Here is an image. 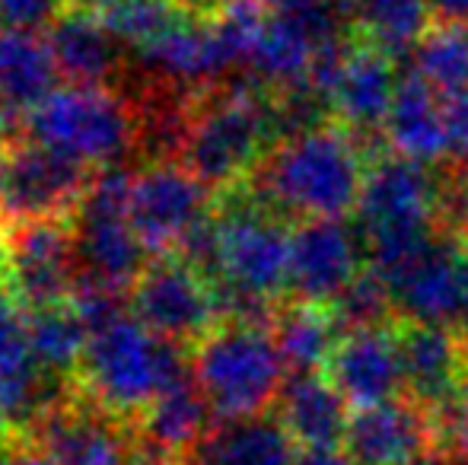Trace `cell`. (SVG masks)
<instances>
[{
	"label": "cell",
	"instance_id": "obj_4",
	"mask_svg": "<svg viewBox=\"0 0 468 465\" xmlns=\"http://www.w3.org/2000/svg\"><path fill=\"white\" fill-rule=\"evenodd\" d=\"M191 370L217 421L268 415L283 389V357L271 329L220 322L191 348Z\"/></svg>",
	"mask_w": 468,
	"mask_h": 465
},
{
	"label": "cell",
	"instance_id": "obj_6",
	"mask_svg": "<svg viewBox=\"0 0 468 465\" xmlns=\"http://www.w3.org/2000/svg\"><path fill=\"white\" fill-rule=\"evenodd\" d=\"M220 217V278L252 297L283 303L290 297V236L293 227L249 188V182L214 195Z\"/></svg>",
	"mask_w": 468,
	"mask_h": 465
},
{
	"label": "cell",
	"instance_id": "obj_37",
	"mask_svg": "<svg viewBox=\"0 0 468 465\" xmlns=\"http://www.w3.org/2000/svg\"><path fill=\"white\" fill-rule=\"evenodd\" d=\"M186 465H197V460H195V456H191V460H188Z\"/></svg>",
	"mask_w": 468,
	"mask_h": 465
},
{
	"label": "cell",
	"instance_id": "obj_2",
	"mask_svg": "<svg viewBox=\"0 0 468 465\" xmlns=\"http://www.w3.org/2000/svg\"><path fill=\"white\" fill-rule=\"evenodd\" d=\"M278 143L274 93L242 77L239 83H220L195 96L179 163L220 195L252 179Z\"/></svg>",
	"mask_w": 468,
	"mask_h": 465
},
{
	"label": "cell",
	"instance_id": "obj_21",
	"mask_svg": "<svg viewBox=\"0 0 468 465\" xmlns=\"http://www.w3.org/2000/svg\"><path fill=\"white\" fill-rule=\"evenodd\" d=\"M58 64L38 32L0 26V112L29 118L58 90Z\"/></svg>",
	"mask_w": 468,
	"mask_h": 465
},
{
	"label": "cell",
	"instance_id": "obj_20",
	"mask_svg": "<svg viewBox=\"0 0 468 465\" xmlns=\"http://www.w3.org/2000/svg\"><path fill=\"white\" fill-rule=\"evenodd\" d=\"M278 417L303 447H338L347 434V398L325 373H290L278 398Z\"/></svg>",
	"mask_w": 468,
	"mask_h": 465
},
{
	"label": "cell",
	"instance_id": "obj_7",
	"mask_svg": "<svg viewBox=\"0 0 468 465\" xmlns=\"http://www.w3.org/2000/svg\"><path fill=\"white\" fill-rule=\"evenodd\" d=\"M131 185L134 175L122 166L96 169L70 220L80 278L122 293L134 287L150 261L147 246L131 224Z\"/></svg>",
	"mask_w": 468,
	"mask_h": 465
},
{
	"label": "cell",
	"instance_id": "obj_33",
	"mask_svg": "<svg viewBox=\"0 0 468 465\" xmlns=\"http://www.w3.org/2000/svg\"><path fill=\"white\" fill-rule=\"evenodd\" d=\"M296 465H354V462L338 447H303L296 453Z\"/></svg>",
	"mask_w": 468,
	"mask_h": 465
},
{
	"label": "cell",
	"instance_id": "obj_16",
	"mask_svg": "<svg viewBox=\"0 0 468 465\" xmlns=\"http://www.w3.org/2000/svg\"><path fill=\"white\" fill-rule=\"evenodd\" d=\"M399 325L395 329L347 332L338 338L322 373L338 386V392L347 398L351 408H373V405L405 396Z\"/></svg>",
	"mask_w": 468,
	"mask_h": 465
},
{
	"label": "cell",
	"instance_id": "obj_22",
	"mask_svg": "<svg viewBox=\"0 0 468 465\" xmlns=\"http://www.w3.org/2000/svg\"><path fill=\"white\" fill-rule=\"evenodd\" d=\"M214 408H210L207 396L201 392L195 370H191L188 376L169 383L154 398V405L137 417L134 428L179 460H191L195 449L214 430Z\"/></svg>",
	"mask_w": 468,
	"mask_h": 465
},
{
	"label": "cell",
	"instance_id": "obj_26",
	"mask_svg": "<svg viewBox=\"0 0 468 465\" xmlns=\"http://www.w3.org/2000/svg\"><path fill=\"white\" fill-rule=\"evenodd\" d=\"M433 0H357L354 36L399 58L420 42V36L433 26Z\"/></svg>",
	"mask_w": 468,
	"mask_h": 465
},
{
	"label": "cell",
	"instance_id": "obj_8",
	"mask_svg": "<svg viewBox=\"0 0 468 465\" xmlns=\"http://www.w3.org/2000/svg\"><path fill=\"white\" fill-rule=\"evenodd\" d=\"M0 284L26 312L68 303L80 284L74 224L70 220L0 224Z\"/></svg>",
	"mask_w": 468,
	"mask_h": 465
},
{
	"label": "cell",
	"instance_id": "obj_14",
	"mask_svg": "<svg viewBox=\"0 0 468 465\" xmlns=\"http://www.w3.org/2000/svg\"><path fill=\"white\" fill-rule=\"evenodd\" d=\"M399 316L424 325H463L468 316V248L443 230L424 255L392 284Z\"/></svg>",
	"mask_w": 468,
	"mask_h": 465
},
{
	"label": "cell",
	"instance_id": "obj_28",
	"mask_svg": "<svg viewBox=\"0 0 468 465\" xmlns=\"http://www.w3.org/2000/svg\"><path fill=\"white\" fill-rule=\"evenodd\" d=\"M411 74L440 93L468 90V23L437 19L411 48Z\"/></svg>",
	"mask_w": 468,
	"mask_h": 465
},
{
	"label": "cell",
	"instance_id": "obj_5",
	"mask_svg": "<svg viewBox=\"0 0 468 465\" xmlns=\"http://www.w3.org/2000/svg\"><path fill=\"white\" fill-rule=\"evenodd\" d=\"M26 141H36L87 166H115L137 147L134 102L109 87H64L26 118Z\"/></svg>",
	"mask_w": 468,
	"mask_h": 465
},
{
	"label": "cell",
	"instance_id": "obj_24",
	"mask_svg": "<svg viewBox=\"0 0 468 465\" xmlns=\"http://www.w3.org/2000/svg\"><path fill=\"white\" fill-rule=\"evenodd\" d=\"M271 335L287 373H322L338 344L341 329L328 306L283 300L271 322Z\"/></svg>",
	"mask_w": 468,
	"mask_h": 465
},
{
	"label": "cell",
	"instance_id": "obj_18",
	"mask_svg": "<svg viewBox=\"0 0 468 465\" xmlns=\"http://www.w3.org/2000/svg\"><path fill=\"white\" fill-rule=\"evenodd\" d=\"M45 42L58 64V74L70 87H109L118 74V38L105 29L93 4L70 0L55 23L45 29Z\"/></svg>",
	"mask_w": 468,
	"mask_h": 465
},
{
	"label": "cell",
	"instance_id": "obj_36",
	"mask_svg": "<svg viewBox=\"0 0 468 465\" xmlns=\"http://www.w3.org/2000/svg\"><path fill=\"white\" fill-rule=\"evenodd\" d=\"M6 143H0V188H4V173H6Z\"/></svg>",
	"mask_w": 468,
	"mask_h": 465
},
{
	"label": "cell",
	"instance_id": "obj_29",
	"mask_svg": "<svg viewBox=\"0 0 468 465\" xmlns=\"http://www.w3.org/2000/svg\"><path fill=\"white\" fill-rule=\"evenodd\" d=\"M328 310H332L341 335H347V332H370V329H395L401 322L399 303H395V293L388 287V280H382L367 265L341 291V297Z\"/></svg>",
	"mask_w": 468,
	"mask_h": 465
},
{
	"label": "cell",
	"instance_id": "obj_23",
	"mask_svg": "<svg viewBox=\"0 0 468 465\" xmlns=\"http://www.w3.org/2000/svg\"><path fill=\"white\" fill-rule=\"evenodd\" d=\"M293 437L281 417L259 415L223 421L195 449L197 465H296Z\"/></svg>",
	"mask_w": 468,
	"mask_h": 465
},
{
	"label": "cell",
	"instance_id": "obj_10",
	"mask_svg": "<svg viewBox=\"0 0 468 465\" xmlns=\"http://www.w3.org/2000/svg\"><path fill=\"white\" fill-rule=\"evenodd\" d=\"M93 166L64 156L36 141H23L6 150V173L0 188V224L26 220H74Z\"/></svg>",
	"mask_w": 468,
	"mask_h": 465
},
{
	"label": "cell",
	"instance_id": "obj_1",
	"mask_svg": "<svg viewBox=\"0 0 468 465\" xmlns=\"http://www.w3.org/2000/svg\"><path fill=\"white\" fill-rule=\"evenodd\" d=\"M388 150H376L338 122L281 141L249 179L283 220H345L357 211L367 173Z\"/></svg>",
	"mask_w": 468,
	"mask_h": 465
},
{
	"label": "cell",
	"instance_id": "obj_34",
	"mask_svg": "<svg viewBox=\"0 0 468 465\" xmlns=\"http://www.w3.org/2000/svg\"><path fill=\"white\" fill-rule=\"evenodd\" d=\"M433 13L446 23H468V0H433Z\"/></svg>",
	"mask_w": 468,
	"mask_h": 465
},
{
	"label": "cell",
	"instance_id": "obj_15",
	"mask_svg": "<svg viewBox=\"0 0 468 465\" xmlns=\"http://www.w3.org/2000/svg\"><path fill=\"white\" fill-rule=\"evenodd\" d=\"M58 465H131V424L105 415L74 389L29 437Z\"/></svg>",
	"mask_w": 468,
	"mask_h": 465
},
{
	"label": "cell",
	"instance_id": "obj_11",
	"mask_svg": "<svg viewBox=\"0 0 468 465\" xmlns=\"http://www.w3.org/2000/svg\"><path fill=\"white\" fill-rule=\"evenodd\" d=\"M214 192L179 160H150L131 185V224L150 255H169L204 214Z\"/></svg>",
	"mask_w": 468,
	"mask_h": 465
},
{
	"label": "cell",
	"instance_id": "obj_35",
	"mask_svg": "<svg viewBox=\"0 0 468 465\" xmlns=\"http://www.w3.org/2000/svg\"><path fill=\"white\" fill-rule=\"evenodd\" d=\"M182 4H186L195 16H214V13H220L229 0H182Z\"/></svg>",
	"mask_w": 468,
	"mask_h": 465
},
{
	"label": "cell",
	"instance_id": "obj_3",
	"mask_svg": "<svg viewBox=\"0 0 468 465\" xmlns=\"http://www.w3.org/2000/svg\"><path fill=\"white\" fill-rule=\"evenodd\" d=\"M191 373V351L154 335L134 312H124L90 335L74 389L105 415L134 424L169 383Z\"/></svg>",
	"mask_w": 468,
	"mask_h": 465
},
{
	"label": "cell",
	"instance_id": "obj_31",
	"mask_svg": "<svg viewBox=\"0 0 468 465\" xmlns=\"http://www.w3.org/2000/svg\"><path fill=\"white\" fill-rule=\"evenodd\" d=\"M68 4L70 0H0V26L26 32L48 29Z\"/></svg>",
	"mask_w": 468,
	"mask_h": 465
},
{
	"label": "cell",
	"instance_id": "obj_30",
	"mask_svg": "<svg viewBox=\"0 0 468 465\" xmlns=\"http://www.w3.org/2000/svg\"><path fill=\"white\" fill-rule=\"evenodd\" d=\"M23 306L13 300V293L0 284V366H19L32 364L29 335H26V316Z\"/></svg>",
	"mask_w": 468,
	"mask_h": 465
},
{
	"label": "cell",
	"instance_id": "obj_38",
	"mask_svg": "<svg viewBox=\"0 0 468 465\" xmlns=\"http://www.w3.org/2000/svg\"><path fill=\"white\" fill-rule=\"evenodd\" d=\"M452 465H468V462H463V460H456V462H452Z\"/></svg>",
	"mask_w": 468,
	"mask_h": 465
},
{
	"label": "cell",
	"instance_id": "obj_25",
	"mask_svg": "<svg viewBox=\"0 0 468 465\" xmlns=\"http://www.w3.org/2000/svg\"><path fill=\"white\" fill-rule=\"evenodd\" d=\"M26 335H29L32 357L48 376L74 383L90 344V329L77 316L74 306L61 303L48 306V310L26 312Z\"/></svg>",
	"mask_w": 468,
	"mask_h": 465
},
{
	"label": "cell",
	"instance_id": "obj_19",
	"mask_svg": "<svg viewBox=\"0 0 468 465\" xmlns=\"http://www.w3.org/2000/svg\"><path fill=\"white\" fill-rule=\"evenodd\" d=\"M382 141L392 153L408 156L414 163H427V166L450 160L443 93L408 70L399 80V90H395Z\"/></svg>",
	"mask_w": 468,
	"mask_h": 465
},
{
	"label": "cell",
	"instance_id": "obj_12",
	"mask_svg": "<svg viewBox=\"0 0 468 465\" xmlns=\"http://www.w3.org/2000/svg\"><path fill=\"white\" fill-rule=\"evenodd\" d=\"M345 453L354 465H424L433 456H452L433 415L408 396L360 408L347 424Z\"/></svg>",
	"mask_w": 468,
	"mask_h": 465
},
{
	"label": "cell",
	"instance_id": "obj_13",
	"mask_svg": "<svg viewBox=\"0 0 468 465\" xmlns=\"http://www.w3.org/2000/svg\"><path fill=\"white\" fill-rule=\"evenodd\" d=\"M364 265V239L345 220H300L290 236L287 300L332 306Z\"/></svg>",
	"mask_w": 468,
	"mask_h": 465
},
{
	"label": "cell",
	"instance_id": "obj_17",
	"mask_svg": "<svg viewBox=\"0 0 468 465\" xmlns=\"http://www.w3.org/2000/svg\"><path fill=\"white\" fill-rule=\"evenodd\" d=\"M395 90H399V80H395L392 55L354 36L345 64L338 70V80L332 87V96H328L332 122L354 131L364 141H376L386 131Z\"/></svg>",
	"mask_w": 468,
	"mask_h": 465
},
{
	"label": "cell",
	"instance_id": "obj_32",
	"mask_svg": "<svg viewBox=\"0 0 468 465\" xmlns=\"http://www.w3.org/2000/svg\"><path fill=\"white\" fill-rule=\"evenodd\" d=\"M0 465H58V460H51L32 440H4L0 443Z\"/></svg>",
	"mask_w": 468,
	"mask_h": 465
},
{
	"label": "cell",
	"instance_id": "obj_9",
	"mask_svg": "<svg viewBox=\"0 0 468 465\" xmlns=\"http://www.w3.org/2000/svg\"><path fill=\"white\" fill-rule=\"evenodd\" d=\"M128 306L154 335L182 348H195L220 325L214 280L176 252L154 255L147 261L128 291Z\"/></svg>",
	"mask_w": 468,
	"mask_h": 465
},
{
	"label": "cell",
	"instance_id": "obj_27",
	"mask_svg": "<svg viewBox=\"0 0 468 465\" xmlns=\"http://www.w3.org/2000/svg\"><path fill=\"white\" fill-rule=\"evenodd\" d=\"M87 4H93L105 29L131 51L147 48L150 42L195 16L182 0H87Z\"/></svg>",
	"mask_w": 468,
	"mask_h": 465
}]
</instances>
